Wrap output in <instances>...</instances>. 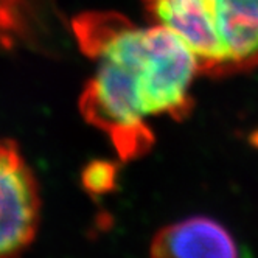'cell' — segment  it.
<instances>
[{
    "instance_id": "1",
    "label": "cell",
    "mask_w": 258,
    "mask_h": 258,
    "mask_svg": "<svg viewBox=\"0 0 258 258\" xmlns=\"http://www.w3.org/2000/svg\"><path fill=\"white\" fill-rule=\"evenodd\" d=\"M92 45L97 69L83 94V114L123 159H134L153 143L146 120L187 112L199 62L176 33L159 24H118Z\"/></svg>"
},
{
    "instance_id": "2",
    "label": "cell",
    "mask_w": 258,
    "mask_h": 258,
    "mask_svg": "<svg viewBox=\"0 0 258 258\" xmlns=\"http://www.w3.org/2000/svg\"><path fill=\"white\" fill-rule=\"evenodd\" d=\"M156 24L176 33L201 67L258 62V0H146Z\"/></svg>"
},
{
    "instance_id": "3",
    "label": "cell",
    "mask_w": 258,
    "mask_h": 258,
    "mask_svg": "<svg viewBox=\"0 0 258 258\" xmlns=\"http://www.w3.org/2000/svg\"><path fill=\"white\" fill-rule=\"evenodd\" d=\"M41 195L28 162L13 140H0V258H19L34 241Z\"/></svg>"
},
{
    "instance_id": "4",
    "label": "cell",
    "mask_w": 258,
    "mask_h": 258,
    "mask_svg": "<svg viewBox=\"0 0 258 258\" xmlns=\"http://www.w3.org/2000/svg\"><path fill=\"white\" fill-rule=\"evenodd\" d=\"M150 258H238L235 239L218 221L190 216L160 229Z\"/></svg>"
},
{
    "instance_id": "5",
    "label": "cell",
    "mask_w": 258,
    "mask_h": 258,
    "mask_svg": "<svg viewBox=\"0 0 258 258\" xmlns=\"http://www.w3.org/2000/svg\"><path fill=\"white\" fill-rule=\"evenodd\" d=\"M47 0H0V48L27 41Z\"/></svg>"
},
{
    "instance_id": "6",
    "label": "cell",
    "mask_w": 258,
    "mask_h": 258,
    "mask_svg": "<svg viewBox=\"0 0 258 258\" xmlns=\"http://www.w3.org/2000/svg\"><path fill=\"white\" fill-rule=\"evenodd\" d=\"M115 168L106 162H95L89 165L83 174V183L87 191L103 195L109 191L115 183Z\"/></svg>"
}]
</instances>
